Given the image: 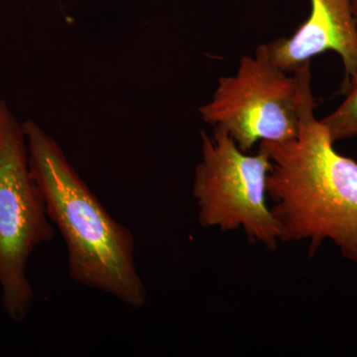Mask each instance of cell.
<instances>
[{"instance_id":"6da1fadb","label":"cell","mask_w":357,"mask_h":357,"mask_svg":"<svg viewBox=\"0 0 357 357\" xmlns=\"http://www.w3.org/2000/svg\"><path fill=\"white\" fill-rule=\"evenodd\" d=\"M299 132L283 142L260 143L271 161L270 208L284 243L309 241L312 257L331 241L357 265V163L333 147L328 128L314 116L310 64L298 70Z\"/></svg>"},{"instance_id":"7a4b0ae2","label":"cell","mask_w":357,"mask_h":357,"mask_svg":"<svg viewBox=\"0 0 357 357\" xmlns=\"http://www.w3.org/2000/svg\"><path fill=\"white\" fill-rule=\"evenodd\" d=\"M22 124L30 171L64 239L70 278L134 309L144 307L147 289L136 268L132 232L110 215L57 141L36 122Z\"/></svg>"},{"instance_id":"3957f363","label":"cell","mask_w":357,"mask_h":357,"mask_svg":"<svg viewBox=\"0 0 357 357\" xmlns=\"http://www.w3.org/2000/svg\"><path fill=\"white\" fill-rule=\"evenodd\" d=\"M54 236L55 227L30 171L23 124L0 98V288L11 321L20 323L31 311L35 296L28 261Z\"/></svg>"},{"instance_id":"277c9868","label":"cell","mask_w":357,"mask_h":357,"mask_svg":"<svg viewBox=\"0 0 357 357\" xmlns=\"http://www.w3.org/2000/svg\"><path fill=\"white\" fill-rule=\"evenodd\" d=\"M271 161L264 150L248 155L227 131L202 132V160L195 170L192 196L203 227L241 229L255 243L275 250L279 229L267 206Z\"/></svg>"},{"instance_id":"5b68a950","label":"cell","mask_w":357,"mask_h":357,"mask_svg":"<svg viewBox=\"0 0 357 357\" xmlns=\"http://www.w3.org/2000/svg\"><path fill=\"white\" fill-rule=\"evenodd\" d=\"M300 84L272 62L266 44L241 60L236 74L220 77L210 102L199 109L206 123L227 131L248 152L256 143L283 142L299 132Z\"/></svg>"},{"instance_id":"8992f818","label":"cell","mask_w":357,"mask_h":357,"mask_svg":"<svg viewBox=\"0 0 357 357\" xmlns=\"http://www.w3.org/2000/svg\"><path fill=\"white\" fill-rule=\"evenodd\" d=\"M266 46L272 62L288 74L333 51L344 66L342 91L357 79V22L351 0H311V13L297 31Z\"/></svg>"},{"instance_id":"52a82bcc","label":"cell","mask_w":357,"mask_h":357,"mask_svg":"<svg viewBox=\"0 0 357 357\" xmlns=\"http://www.w3.org/2000/svg\"><path fill=\"white\" fill-rule=\"evenodd\" d=\"M347 95L335 112L321 119L333 142L357 135V79L342 91Z\"/></svg>"},{"instance_id":"ba28073f","label":"cell","mask_w":357,"mask_h":357,"mask_svg":"<svg viewBox=\"0 0 357 357\" xmlns=\"http://www.w3.org/2000/svg\"><path fill=\"white\" fill-rule=\"evenodd\" d=\"M352 11H354V17H356L357 22V0H351Z\"/></svg>"}]
</instances>
